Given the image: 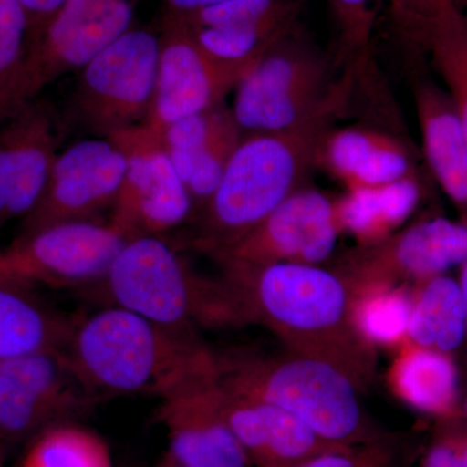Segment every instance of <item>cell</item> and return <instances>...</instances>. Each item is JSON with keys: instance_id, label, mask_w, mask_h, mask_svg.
Returning <instances> with one entry per match:
<instances>
[{"instance_id": "obj_1", "label": "cell", "mask_w": 467, "mask_h": 467, "mask_svg": "<svg viewBox=\"0 0 467 467\" xmlns=\"http://www.w3.org/2000/svg\"><path fill=\"white\" fill-rule=\"evenodd\" d=\"M245 324L272 331L285 349L321 359L367 391L376 376V347L359 333L355 297L335 270L308 264L218 260Z\"/></svg>"}, {"instance_id": "obj_2", "label": "cell", "mask_w": 467, "mask_h": 467, "mask_svg": "<svg viewBox=\"0 0 467 467\" xmlns=\"http://www.w3.org/2000/svg\"><path fill=\"white\" fill-rule=\"evenodd\" d=\"M349 98L287 130L243 135L220 183L202 209L192 247L205 254L223 250L303 189L319 152Z\"/></svg>"}, {"instance_id": "obj_3", "label": "cell", "mask_w": 467, "mask_h": 467, "mask_svg": "<svg viewBox=\"0 0 467 467\" xmlns=\"http://www.w3.org/2000/svg\"><path fill=\"white\" fill-rule=\"evenodd\" d=\"M61 353L99 401L117 396L160 399L216 356L199 334L107 306L76 316Z\"/></svg>"}, {"instance_id": "obj_4", "label": "cell", "mask_w": 467, "mask_h": 467, "mask_svg": "<svg viewBox=\"0 0 467 467\" xmlns=\"http://www.w3.org/2000/svg\"><path fill=\"white\" fill-rule=\"evenodd\" d=\"M86 291L103 306L187 333L247 325L225 281L202 275L161 236L126 241Z\"/></svg>"}, {"instance_id": "obj_5", "label": "cell", "mask_w": 467, "mask_h": 467, "mask_svg": "<svg viewBox=\"0 0 467 467\" xmlns=\"http://www.w3.org/2000/svg\"><path fill=\"white\" fill-rule=\"evenodd\" d=\"M217 364L227 392L284 409L325 441L350 445L384 434L365 413L358 387L328 362L287 349H235L217 353Z\"/></svg>"}, {"instance_id": "obj_6", "label": "cell", "mask_w": 467, "mask_h": 467, "mask_svg": "<svg viewBox=\"0 0 467 467\" xmlns=\"http://www.w3.org/2000/svg\"><path fill=\"white\" fill-rule=\"evenodd\" d=\"M297 26L252 67L235 88L232 112L243 133L287 130L348 98L356 76Z\"/></svg>"}, {"instance_id": "obj_7", "label": "cell", "mask_w": 467, "mask_h": 467, "mask_svg": "<svg viewBox=\"0 0 467 467\" xmlns=\"http://www.w3.org/2000/svg\"><path fill=\"white\" fill-rule=\"evenodd\" d=\"M160 33L130 27L78 70L64 115L67 131L113 135L147 121L158 77Z\"/></svg>"}, {"instance_id": "obj_8", "label": "cell", "mask_w": 467, "mask_h": 467, "mask_svg": "<svg viewBox=\"0 0 467 467\" xmlns=\"http://www.w3.org/2000/svg\"><path fill=\"white\" fill-rule=\"evenodd\" d=\"M140 0H66L30 43L26 61L3 107L0 121L47 86L78 72L133 27Z\"/></svg>"}, {"instance_id": "obj_9", "label": "cell", "mask_w": 467, "mask_h": 467, "mask_svg": "<svg viewBox=\"0 0 467 467\" xmlns=\"http://www.w3.org/2000/svg\"><path fill=\"white\" fill-rule=\"evenodd\" d=\"M466 259L467 220L432 217L373 244L352 248L334 270L356 297L376 288L414 285L447 275Z\"/></svg>"}, {"instance_id": "obj_10", "label": "cell", "mask_w": 467, "mask_h": 467, "mask_svg": "<svg viewBox=\"0 0 467 467\" xmlns=\"http://www.w3.org/2000/svg\"><path fill=\"white\" fill-rule=\"evenodd\" d=\"M126 171L107 223L125 241L161 236L182 225L195 205L160 135L146 124L113 135Z\"/></svg>"}, {"instance_id": "obj_11", "label": "cell", "mask_w": 467, "mask_h": 467, "mask_svg": "<svg viewBox=\"0 0 467 467\" xmlns=\"http://www.w3.org/2000/svg\"><path fill=\"white\" fill-rule=\"evenodd\" d=\"M125 239L107 223H73L21 234L0 248V282L88 290Z\"/></svg>"}, {"instance_id": "obj_12", "label": "cell", "mask_w": 467, "mask_h": 467, "mask_svg": "<svg viewBox=\"0 0 467 467\" xmlns=\"http://www.w3.org/2000/svg\"><path fill=\"white\" fill-rule=\"evenodd\" d=\"M61 352L0 359V441L32 439L99 404Z\"/></svg>"}, {"instance_id": "obj_13", "label": "cell", "mask_w": 467, "mask_h": 467, "mask_svg": "<svg viewBox=\"0 0 467 467\" xmlns=\"http://www.w3.org/2000/svg\"><path fill=\"white\" fill-rule=\"evenodd\" d=\"M159 33L155 95L144 122L158 134L180 119L223 104L254 67L212 57L174 12H165Z\"/></svg>"}, {"instance_id": "obj_14", "label": "cell", "mask_w": 467, "mask_h": 467, "mask_svg": "<svg viewBox=\"0 0 467 467\" xmlns=\"http://www.w3.org/2000/svg\"><path fill=\"white\" fill-rule=\"evenodd\" d=\"M168 453L186 467H252L226 418L225 391L214 358L159 399Z\"/></svg>"}, {"instance_id": "obj_15", "label": "cell", "mask_w": 467, "mask_h": 467, "mask_svg": "<svg viewBox=\"0 0 467 467\" xmlns=\"http://www.w3.org/2000/svg\"><path fill=\"white\" fill-rule=\"evenodd\" d=\"M126 171L122 150L109 138L86 137L58 152L41 201L23 220V232L73 223H103Z\"/></svg>"}, {"instance_id": "obj_16", "label": "cell", "mask_w": 467, "mask_h": 467, "mask_svg": "<svg viewBox=\"0 0 467 467\" xmlns=\"http://www.w3.org/2000/svg\"><path fill=\"white\" fill-rule=\"evenodd\" d=\"M67 133L61 113L41 98L0 121V232L41 201Z\"/></svg>"}, {"instance_id": "obj_17", "label": "cell", "mask_w": 467, "mask_h": 467, "mask_svg": "<svg viewBox=\"0 0 467 467\" xmlns=\"http://www.w3.org/2000/svg\"><path fill=\"white\" fill-rule=\"evenodd\" d=\"M339 234L335 201L303 187L247 235L209 256L216 261L321 265L333 256Z\"/></svg>"}, {"instance_id": "obj_18", "label": "cell", "mask_w": 467, "mask_h": 467, "mask_svg": "<svg viewBox=\"0 0 467 467\" xmlns=\"http://www.w3.org/2000/svg\"><path fill=\"white\" fill-rule=\"evenodd\" d=\"M306 0H225L177 15L199 45L230 64L254 66L297 26Z\"/></svg>"}, {"instance_id": "obj_19", "label": "cell", "mask_w": 467, "mask_h": 467, "mask_svg": "<svg viewBox=\"0 0 467 467\" xmlns=\"http://www.w3.org/2000/svg\"><path fill=\"white\" fill-rule=\"evenodd\" d=\"M159 135L193 205L202 211L244 135L232 109L220 104L169 125Z\"/></svg>"}, {"instance_id": "obj_20", "label": "cell", "mask_w": 467, "mask_h": 467, "mask_svg": "<svg viewBox=\"0 0 467 467\" xmlns=\"http://www.w3.org/2000/svg\"><path fill=\"white\" fill-rule=\"evenodd\" d=\"M223 391L227 420L252 467H297L343 447L325 441L284 409Z\"/></svg>"}, {"instance_id": "obj_21", "label": "cell", "mask_w": 467, "mask_h": 467, "mask_svg": "<svg viewBox=\"0 0 467 467\" xmlns=\"http://www.w3.org/2000/svg\"><path fill=\"white\" fill-rule=\"evenodd\" d=\"M414 106L430 171L461 213H467V138L450 92L414 73Z\"/></svg>"}, {"instance_id": "obj_22", "label": "cell", "mask_w": 467, "mask_h": 467, "mask_svg": "<svg viewBox=\"0 0 467 467\" xmlns=\"http://www.w3.org/2000/svg\"><path fill=\"white\" fill-rule=\"evenodd\" d=\"M318 167L346 189L383 186L417 174L413 155L400 138L362 125L331 129L322 144Z\"/></svg>"}, {"instance_id": "obj_23", "label": "cell", "mask_w": 467, "mask_h": 467, "mask_svg": "<svg viewBox=\"0 0 467 467\" xmlns=\"http://www.w3.org/2000/svg\"><path fill=\"white\" fill-rule=\"evenodd\" d=\"M29 285L0 282V359L61 352L76 316L55 309Z\"/></svg>"}, {"instance_id": "obj_24", "label": "cell", "mask_w": 467, "mask_h": 467, "mask_svg": "<svg viewBox=\"0 0 467 467\" xmlns=\"http://www.w3.org/2000/svg\"><path fill=\"white\" fill-rule=\"evenodd\" d=\"M389 380L393 391L409 407L436 420L461 416L462 395L453 356L405 339L393 362Z\"/></svg>"}, {"instance_id": "obj_25", "label": "cell", "mask_w": 467, "mask_h": 467, "mask_svg": "<svg viewBox=\"0 0 467 467\" xmlns=\"http://www.w3.org/2000/svg\"><path fill=\"white\" fill-rule=\"evenodd\" d=\"M422 198L418 174L378 187H353L335 201L340 233L358 245L373 244L395 233L413 214Z\"/></svg>"}, {"instance_id": "obj_26", "label": "cell", "mask_w": 467, "mask_h": 467, "mask_svg": "<svg viewBox=\"0 0 467 467\" xmlns=\"http://www.w3.org/2000/svg\"><path fill=\"white\" fill-rule=\"evenodd\" d=\"M407 340L453 356L467 337L465 301L459 281L447 275L413 285Z\"/></svg>"}, {"instance_id": "obj_27", "label": "cell", "mask_w": 467, "mask_h": 467, "mask_svg": "<svg viewBox=\"0 0 467 467\" xmlns=\"http://www.w3.org/2000/svg\"><path fill=\"white\" fill-rule=\"evenodd\" d=\"M420 51L431 58L454 101L467 138V15L445 2L427 27Z\"/></svg>"}, {"instance_id": "obj_28", "label": "cell", "mask_w": 467, "mask_h": 467, "mask_svg": "<svg viewBox=\"0 0 467 467\" xmlns=\"http://www.w3.org/2000/svg\"><path fill=\"white\" fill-rule=\"evenodd\" d=\"M18 467H115V462L103 436L69 420L30 439Z\"/></svg>"}, {"instance_id": "obj_29", "label": "cell", "mask_w": 467, "mask_h": 467, "mask_svg": "<svg viewBox=\"0 0 467 467\" xmlns=\"http://www.w3.org/2000/svg\"><path fill=\"white\" fill-rule=\"evenodd\" d=\"M411 294L407 285L376 288L355 297L353 317L359 333L376 346H395L407 339Z\"/></svg>"}, {"instance_id": "obj_30", "label": "cell", "mask_w": 467, "mask_h": 467, "mask_svg": "<svg viewBox=\"0 0 467 467\" xmlns=\"http://www.w3.org/2000/svg\"><path fill=\"white\" fill-rule=\"evenodd\" d=\"M383 0H328L337 36L335 60L343 69H365Z\"/></svg>"}, {"instance_id": "obj_31", "label": "cell", "mask_w": 467, "mask_h": 467, "mask_svg": "<svg viewBox=\"0 0 467 467\" xmlns=\"http://www.w3.org/2000/svg\"><path fill=\"white\" fill-rule=\"evenodd\" d=\"M30 45L29 17L20 0H0V115Z\"/></svg>"}, {"instance_id": "obj_32", "label": "cell", "mask_w": 467, "mask_h": 467, "mask_svg": "<svg viewBox=\"0 0 467 467\" xmlns=\"http://www.w3.org/2000/svg\"><path fill=\"white\" fill-rule=\"evenodd\" d=\"M408 460L404 442L384 432L373 441L324 451L297 467H407Z\"/></svg>"}, {"instance_id": "obj_33", "label": "cell", "mask_w": 467, "mask_h": 467, "mask_svg": "<svg viewBox=\"0 0 467 467\" xmlns=\"http://www.w3.org/2000/svg\"><path fill=\"white\" fill-rule=\"evenodd\" d=\"M447 0H389L392 30L404 45L420 51L427 27Z\"/></svg>"}, {"instance_id": "obj_34", "label": "cell", "mask_w": 467, "mask_h": 467, "mask_svg": "<svg viewBox=\"0 0 467 467\" xmlns=\"http://www.w3.org/2000/svg\"><path fill=\"white\" fill-rule=\"evenodd\" d=\"M462 417L438 420L434 435L418 467L462 466Z\"/></svg>"}, {"instance_id": "obj_35", "label": "cell", "mask_w": 467, "mask_h": 467, "mask_svg": "<svg viewBox=\"0 0 467 467\" xmlns=\"http://www.w3.org/2000/svg\"><path fill=\"white\" fill-rule=\"evenodd\" d=\"M20 2L29 17L30 43H32L66 0H20Z\"/></svg>"}, {"instance_id": "obj_36", "label": "cell", "mask_w": 467, "mask_h": 467, "mask_svg": "<svg viewBox=\"0 0 467 467\" xmlns=\"http://www.w3.org/2000/svg\"><path fill=\"white\" fill-rule=\"evenodd\" d=\"M168 5V11L175 12L180 15L195 14L218 3L225 2V0H164Z\"/></svg>"}, {"instance_id": "obj_37", "label": "cell", "mask_w": 467, "mask_h": 467, "mask_svg": "<svg viewBox=\"0 0 467 467\" xmlns=\"http://www.w3.org/2000/svg\"><path fill=\"white\" fill-rule=\"evenodd\" d=\"M462 218L467 220V213H463ZM460 278L457 279L459 281L461 292H462L463 301H465V308H466V316H467V259L463 261L462 265L460 266ZM467 343V337H466Z\"/></svg>"}, {"instance_id": "obj_38", "label": "cell", "mask_w": 467, "mask_h": 467, "mask_svg": "<svg viewBox=\"0 0 467 467\" xmlns=\"http://www.w3.org/2000/svg\"><path fill=\"white\" fill-rule=\"evenodd\" d=\"M461 439H462V466L467 467V420H463V418Z\"/></svg>"}, {"instance_id": "obj_39", "label": "cell", "mask_w": 467, "mask_h": 467, "mask_svg": "<svg viewBox=\"0 0 467 467\" xmlns=\"http://www.w3.org/2000/svg\"><path fill=\"white\" fill-rule=\"evenodd\" d=\"M153 467H186L183 465H181V463H178L177 461H174L171 459V456H169L168 453H165L164 456L161 457L158 461V462L155 463V466Z\"/></svg>"}, {"instance_id": "obj_40", "label": "cell", "mask_w": 467, "mask_h": 467, "mask_svg": "<svg viewBox=\"0 0 467 467\" xmlns=\"http://www.w3.org/2000/svg\"><path fill=\"white\" fill-rule=\"evenodd\" d=\"M461 417L467 420V386L465 392L461 396Z\"/></svg>"}, {"instance_id": "obj_41", "label": "cell", "mask_w": 467, "mask_h": 467, "mask_svg": "<svg viewBox=\"0 0 467 467\" xmlns=\"http://www.w3.org/2000/svg\"><path fill=\"white\" fill-rule=\"evenodd\" d=\"M448 3H451L454 8L459 9L461 12H465L467 8V0H447Z\"/></svg>"}, {"instance_id": "obj_42", "label": "cell", "mask_w": 467, "mask_h": 467, "mask_svg": "<svg viewBox=\"0 0 467 467\" xmlns=\"http://www.w3.org/2000/svg\"><path fill=\"white\" fill-rule=\"evenodd\" d=\"M5 447L7 445L5 442L0 441V467H5V457H7V453H5Z\"/></svg>"}]
</instances>
